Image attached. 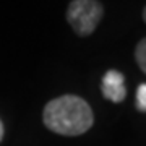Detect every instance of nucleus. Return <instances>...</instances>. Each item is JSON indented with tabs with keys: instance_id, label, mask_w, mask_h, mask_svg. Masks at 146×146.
Segmentation results:
<instances>
[{
	"instance_id": "nucleus-1",
	"label": "nucleus",
	"mask_w": 146,
	"mask_h": 146,
	"mask_svg": "<svg viewBox=\"0 0 146 146\" xmlns=\"http://www.w3.org/2000/svg\"><path fill=\"white\" fill-rule=\"evenodd\" d=\"M44 125L63 136L83 135L93 127L94 115L89 104L75 94H65L49 101L42 112Z\"/></svg>"
},
{
	"instance_id": "nucleus-2",
	"label": "nucleus",
	"mask_w": 146,
	"mask_h": 146,
	"mask_svg": "<svg viewBox=\"0 0 146 146\" xmlns=\"http://www.w3.org/2000/svg\"><path fill=\"white\" fill-rule=\"evenodd\" d=\"M104 8L98 0H72L67 10V20L78 36H89L102 20Z\"/></svg>"
},
{
	"instance_id": "nucleus-3",
	"label": "nucleus",
	"mask_w": 146,
	"mask_h": 146,
	"mask_svg": "<svg viewBox=\"0 0 146 146\" xmlns=\"http://www.w3.org/2000/svg\"><path fill=\"white\" fill-rule=\"evenodd\" d=\"M101 91H102L106 99L112 101V102H122L127 96L123 75L120 72H117V70H109L104 75V78H102Z\"/></svg>"
},
{
	"instance_id": "nucleus-4",
	"label": "nucleus",
	"mask_w": 146,
	"mask_h": 146,
	"mask_svg": "<svg viewBox=\"0 0 146 146\" xmlns=\"http://www.w3.org/2000/svg\"><path fill=\"white\" fill-rule=\"evenodd\" d=\"M135 60L138 63V67L141 68V72H146V41L141 39L138 42V46L135 49Z\"/></svg>"
},
{
	"instance_id": "nucleus-5",
	"label": "nucleus",
	"mask_w": 146,
	"mask_h": 146,
	"mask_svg": "<svg viewBox=\"0 0 146 146\" xmlns=\"http://www.w3.org/2000/svg\"><path fill=\"white\" fill-rule=\"evenodd\" d=\"M136 107L138 110L145 112L146 110V84L141 83L136 89Z\"/></svg>"
},
{
	"instance_id": "nucleus-6",
	"label": "nucleus",
	"mask_w": 146,
	"mask_h": 146,
	"mask_svg": "<svg viewBox=\"0 0 146 146\" xmlns=\"http://www.w3.org/2000/svg\"><path fill=\"white\" fill-rule=\"evenodd\" d=\"M3 133H5V130H3V123H2V120H0V141L3 138Z\"/></svg>"
}]
</instances>
